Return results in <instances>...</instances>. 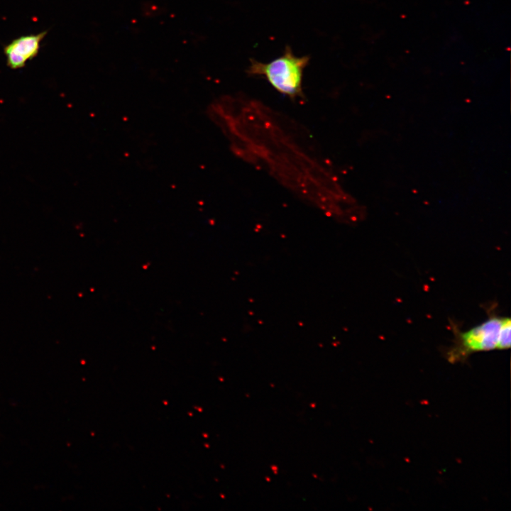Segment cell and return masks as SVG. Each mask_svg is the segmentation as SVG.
Wrapping results in <instances>:
<instances>
[{
  "instance_id": "obj_4",
  "label": "cell",
  "mask_w": 511,
  "mask_h": 511,
  "mask_svg": "<svg viewBox=\"0 0 511 511\" xmlns=\"http://www.w3.org/2000/svg\"><path fill=\"white\" fill-rule=\"evenodd\" d=\"M511 343V320L509 317L502 318L497 344V349L510 348Z\"/></svg>"
},
{
  "instance_id": "obj_1",
  "label": "cell",
  "mask_w": 511,
  "mask_h": 511,
  "mask_svg": "<svg viewBox=\"0 0 511 511\" xmlns=\"http://www.w3.org/2000/svg\"><path fill=\"white\" fill-rule=\"evenodd\" d=\"M309 62V56H296L287 45L281 56L269 62L251 59L246 72L264 77L278 92L295 99L302 97L303 72Z\"/></svg>"
},
{
  "instance_id": "obj_3",
  "label": "cell",
  "mask_w": 511,
  "mask_h": 511,
  "mask_svg": "<svg viewBox=\"0 0 511 511\" xmlns=\"http://www.w3.org/2000/svg\"><path fill=\"white\" fill-rule=\"evenodd\" d=\"M47 31L20 36L4 48L6 65L12 70L23 67L38 54Z\"/></svg>"
},
{
  "instance_id": "obj_2",
  "label": "cell",
  "mask_w": 511,
  "mask_h": 511,
  "mask_svg": "<svg viewBox=\"0 0 511 511\" xmlns=\"http://www.w3.org/2000/svg\"><path fill=\"white\" fill-rule=\"evenodd\" d=\"M501 322L502 318L492 317L468 331L461 333L460 340L462 346L468 352L497 349Z\"/></svg>"
}]
</instances>
